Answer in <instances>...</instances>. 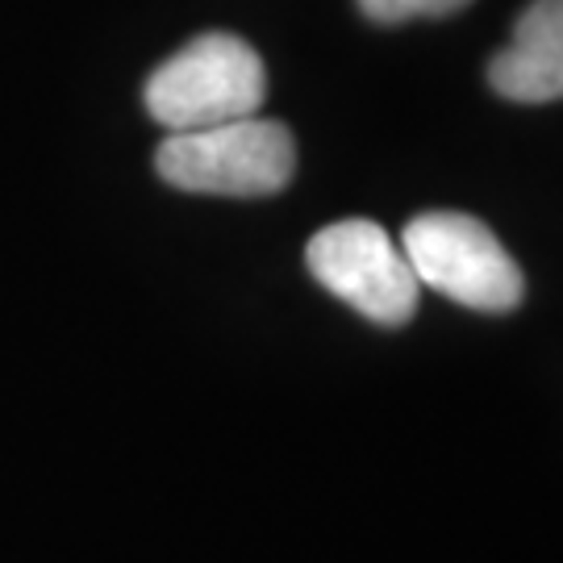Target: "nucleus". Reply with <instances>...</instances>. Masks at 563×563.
Returning <instances> with one entry per match:
<instances>
[{"label": "nucleus", "instance_id": "2", "mask_svg": "<svg viewBox=\"0 0 563 563\" xmlns=\"http://www.w3.org/2000/svg\"><path fill=\"white\" fill-rule=\"evenodd\" d=\"M267 97V67L251 42L239 34H197L167 63H159L146 80V113L167 134L205 130L234 118L260 113Z\"/></svg>", "mask_w": 563, "mask_h": 563}, {"label": "nucleus", "instance_id": "3", "mask_svg": "<svg viewBox=\"0 0 563 563\" xmlns=\"http://www.w3.org/2000/svg\"><path fill=\"white\" fill-rule=\"evenodd\" d=\"M401 251L418 284L451 297L463 309L509 313L526 297L522 267L509 260L501 239L472 213H418L405 225Z\"/></svg>", "mask_w": 563, "mask_h": 563}, {"label": "nucleus", "instance_id": "6", "mask_svg": "<svg viewBox=\"0 0 563 563\" xmlns=\"http://www.w3.org/2000/svg\"><path fill=\"white\" fill-rule=\"evenodd\" d=\"M467 4L472 0H360L363 18L380 21V25H401L413 18H451Z\"/></svg>", "mask_w": 563, "mask_h": 563}, {"label": "nucleus", "instance_id": "4", "mask_svg": "<svg viewBox=\"0 0 563 563\" xmlns=\"http://www.w3.org/2000/svg\"><path fill=\"white\" fill-rule=\"evenodd\" d=\"M305 263L325 292H334L367 322L405 325L418 313L422 284L384 225L363 218L325 225L305 246Z\"/></svg>", "mask_w": 563, "mask_h": 563}, {"label": "nucleus", "instance_id": "1", "mask_svg": "<svg viewBox=\"0 0 563 563\" xmlns=\"http://www.w3.org/2000/svg\"><path fill=\"white\" fill-rule=\"evenodd\" d=\"M155 172L172 188L201 197H276L297 172V142L284 121L251 113L167 134L155 151Z\"/></svg>", "mask_w": 563, "mask_h": 563}, {"label": "nucleus", "instance_id": "5", "mask_svg": "<svg viewBox=\"0 0 563 563\" xmlns=\"http://www.w3.org/2000/svg\"><path fill=\"white\" fill-rule=\"evenodd\" d=\"M488 84L505 101H563V0H530L514 42L488 59Z\"/></svg>", "mask_w": 563, "mask_h": 563}]
</instances>
